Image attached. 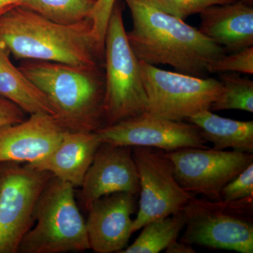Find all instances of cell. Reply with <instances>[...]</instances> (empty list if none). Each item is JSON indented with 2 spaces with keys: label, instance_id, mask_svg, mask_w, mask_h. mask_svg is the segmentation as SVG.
Segmentation results:
<instances>
[{
  "label": "cell",
  "instance_id": "cell-16",
  "mask_svg": "<svg viewBox=\"0 0 253 253\" xmlns=\"http://www.w3.org/2000/svg\"><path fill=\"white\" fill-rule=\"evenodd\" d=\"M101 143L94 131H66L59 144L49 154L28 165L79 187Z\"/></svg>",
  "mask_w": 253,
  "mask_h": 253
},
{
  "label": "cell",
  "instance_id": "cell-5",
  "mask_svg": "<svg viewBox=\"0 0 253 253\" xmlns=\"http://www.w3.org/2000/svg\"><path fill=\"white\" fill-rule=\"evenodd\" d=\"M123 11L116 0L105 38V126L138 117L148 110L140 63L128 41Z\"/></svg>",
  "mask_w": 253,
  "mask_h": 253
},
{
  "label": "cell",
  "instance_id": "cell-15",
  "mask_svg": "<svg viewBox=\"0 0 253 253\" xmlns=\"http://www.w3.org/2000/svg\"><path fill=\"white\" fill-rule=\"evenodd\" d=\"M199 31L226 54L253 46V6L243 0L209 6L200 14Z\"/></svg>",
  "mask_w": 253,
  "mask_h": 253
},
{
  "label": "cell",
  "instance_id": "cell-27",
  "mask_svg": "<svg viewBox=\"0 0 253 253\" xmlns=\"http://www.w3.org/2000/svg\"><path fill=\"white\" fill-rule=\"evenodd\" d=\"M166 253H196L192 245L186 244L182 241H178L177 240L173 241L172 244L165 250Z\"/></svg>",
  "mask_w": 253,
  "mask_h": 253
},
{
  "label": "cell",
  "instance_id": "cell-2",
  "mask_svg": "<svg viewBox=\"0 0 253 253\" xmlns=\"http://www.w3.org/2000/svg\"><path fill=\"white\" fill-rule=\"evenodd\" d=\"M0 42L18 59L104 66V51L100 49L89 18L61 24L27 8L14 6L0 16Z\"/></svg>",
  "mask_w": 253,
  "mask_h": 253
},
{
  "label": "cell",
  "instance_id": "cell-9",
  "mask_svg": "<svg viewBox=\"0 0 253 253\" xmlns=\"http://www.w3.org/2000/svg\"><path fill=\"white\" fill-rule=\"evenodd\" d=\"M133 158L139 176L140 199L132 234L150 221L182 211L194 195L181 187L166 151L152 147L133 146Z\"/></svg>",
  "mask_w": 253,
  "mask_h": 253
},
{
  "label": "cell",
  "instance_id": "cell-26",
  "mask_svg": "<svg viewBox=\"0 0 253 253\" xmlns=\"http://www.w3.org/2000/svg\"><path fill=\"white\" fill-rule=\"evenodd\" d=\"M26 112L10 100L0 95V128L22 122Z\"/></svg>",
  "mask_w": 253,
  "mask_h": 253
},
{
  "label": "cell",
  "instance_id": "cell-28",
  "mask_svg": "<svg viewBox=\"0 0 253 253\" xmlns=\"http://www.w3.org/2000/svg\"><path fill=\"white\" fill-rule=\"evenodd\" d=\"M23 0H0V11L19 6Z\"/></svg>",
  "mask_w": 253,
  "mask_h": 253
},
{
  "label": "cell",
  "instance_id": "cell-6",
  "mask_svg": "<svg viewBox=\"0 0 253 253\" xmlns=\"http://www.w3.org/2000/svg\"><path fill=\"white\" fill-rule=\"evenodd\" d=\"M179 241L213 249L253 253V196L235 201L193 198L183 210Z\"/></svg>",
  "mask_w": 253,
  "mask_h": 253
},
{
  "label": "cell",
  "instance_id": "cell-18",
  "mask_svg": "<svg viewBox=\"0 0 253 253\" xmlns=\"http://www.w3.org/2000/svg\"><path fill=\"white\" fill-rule=\"evenodd\" d=\"M9 54L0 42V95L28 114L43 113L54 117V110L45 95L11 63Z\"/></svg>",
  "mask_w": 253,
  "mask_h": 253
},
{
  "label": "cell",
  "instance_id": "cell-11",
  "mask_svg": "<svg viewBox=\"0 0 253 253\" xmlns=\"http://www.w3.org/2000/svg\"><path fill=\"white\" fill-rule=\"evenodd\" d=\"M96 132L101 142L156 148L166 152L184 148H208L194 125L156 117L147 113L105 126Z\"/></svg>",
  "mask_w": 253,
  "mask_h": 253
},
{
  "label": "cell",
  "instance_id": "cell-23",
  "mask_svg": "<svg viewBox=\"0 0 253 253\" xmlns=\"http://www.w3.org/2000/svg\"><path fill=\"white\" fill-rule=\"evenodd\" d=\"M209 73H240L253 75V46L224 55L211 65Z\"/></svg>",
  "mask_w": 253,
  "mask_h": 253
},
{
  "label": "cell",
  "instance_id": "cell-17",
  "mask_svg": "<svg viewBox=\"0 0 253 253\" xmlns=\"http://www.w3.org/2000/svg\"><path fill=\"white\" fill-rule=\"evenodd\" d=\"M186 121L197 126L203 139L213 144V149H231L253 153V121H239L220 117L211 110H204Z\"/></svg>",
  "mask_w": 253,
  "mask_h": 253
},
{
  "label": "cell",
  "instance_id": "cell-29",
  "mask_svg": "<svg viewBox=\"0 0 253 253\" xmlns=\"http://www.w3.org/2000/svg\"><path fill=\"white\" fill-rule=\"evenodd\" d=\"M245 2L248 3V4L253 5V0H243Z\"/></svg>",
  "mask_w": 253,
  "mask_h": 253
},
{
  "label": "cell",
  "instance_id": "cell-1",
  "mask_svg": "<svg viewBox=\"0 0 253 253\" xmlns=\"http://www.w3.org/2000/svg\"><path fill=\"white\" fill-rule=\"evenodd\" d=\"M123 1L133 23L126 37L139 61L152 66L168 65L176 72L206 78L211 65L226 54L222 46L184 21L142 0Z\"/></svg>",
  "mask_w": 253,
  "mask_h": 253
},
{
  "label": "cell",
  "instance_id": "cell-8",
  "mask_svg": "<svg viewBox=\"0 0 253 253\" xmlns=\"http://www.w3.org/2000/svg\"><path fill=\"white\" fill-rule=\"evenodd\" d=\"M52 174L19 163H0V253H18L34 223L35 208Z\"/></svg>",
  "mask_w": 253,
  "mask_h": 253
},
{
  "label": "cell",
  "instance_id": "cell-10",
  "mask_svg": "<svg viewBox=\"0 0 253 253\" xmlns=\"http://www.w3.org/2000/svg\"><path fill=\"white\" fill-rule=\"evenodd\" d=\"M181 187L206 199L221 200L224 186L253 163V155L208 148H184L166 152Z\"/></svg>",
  "mask_w": 253,
  "mask_h": 253
},
{
  "label": "cell",
  "instance_id": "cell-3",
  "mask_svg": "<svg viewBox=\"0 0 253 253\" xmlns=\"http://www.w3.org/2000/svg\"><path fill=\"white\" fill-rule=\"evenodd\" d=\"M18 68L45 95L65 130L96 132L105 126L104 66L25 60Z\"/></svg>",
  "mask_w": 253,
  "mask_h": 253
},
{
  "label": "cell",
  "instance_id": "cell-4",
  "mask_svg": "<svg viewBox=\"0 0 253 253\" xmlns=\"http://www.w3.org/2000/svg\"><path fill=\"white\" fill-rule=\"evenodd\" d=\"M74 186L51 176L35 208L34 226L18 253H63L90 250L86 223L75 198Z\"/></svg>",
  "mask_w": 253,
  "mask_h": 253
},
{
  "label": "cell",
  "instance_id": "cell-7",
  "mask_svg": "<svg viewBox=\"0 0 253 253\" xmlns=\"http://www.w3.org/2000/svg\"><path fill=\"white\" fill-rule=\"evenodd\" d=\"M141 78L148 100L147 113L174 121H184L211 110L222 89L220 81L160 69L141 62Z\"/></svg>",
  "mask_w": 253,
  "mask_h": 253
},
{
  "label": "cell",
  "instance_id": "cell-19",
  "mask_svg": "<svg viewBox=\"0 0 253 253\" xmlns=\"http://www.w3.org/2000/svg\"><path fill=\"white\" fill-rule=\"evenodd\" d=\"M184 211L150 221L134 242L119 253H158L165 251L178 236L185 226Z\"/></svg>",
  "mask_w": 253,
  "mask_h": 253
},
{
  "label": "cell",
  "instance_id": "cell-21",
  "mask_svg": "<svg viewBox=\"0 0 253 253\" xmlns=\"http://www.w3.org/2000/svg\"><path fill=\"white\" fill-rule=\"evenodd\" d=\"M222 89L211 106V111L241 110L253 113V81L236 73L220 76Z\"/></svg>",
  "mask_w": 253,
  "mask_h": 253
},
{
  "label": "cell",
  "instance_id": "cell-20",
  "mask_svg": "<svg viewBox=\"0 0 253 253\" xmlns=\"http://www.w3.org/2000/svg\"><path fill=\"white\" fill-rule=\"evenodd\" d=\"M96 0H23L27 8L54 22L69 25L89 17Z\"/></svg>",
  "mask_w": 253,
  "mask_h": 253
},
{
  "label": "cell",
  "instance_id": "cell-13",
  "mask_svg": "<svg viewBox=\"0 0 253 253\" xmlns=\"http://www.w3.org/2000/svg\"><path fill=\"white\" fill-rule=\"evenodd\" d=\"M135 210V196L129 193H114L93 202L85 221L90 250L119 253L126 249L132 234L131 215Z\"/></svg>",
  "mask_w": 253,
  "mask_h": 253
},
{
  "label": "cell",
  "instance_id": "cell-22",
  "mask_svg": "<svg viewBox=\"0 0 253 253\" xmlns=\"http://www.w3.org/2000/svg\"><path fill=\"white\" fill-rule=\"evenodd\" d=\"M156 9L184 21L192 15L201 14L209 6L229 4L237 0H142Z\"/></svg>",
  "mask_w": 253,
  "mask_h": 253
},
{
  "label": "cell",
  "instance_id": "cell-25",
  "mask_svg": "<svg viewBox=\"0 0 253 253\" xmlns=\"http://www.w3.org/2000/svg\"><path fill=\"white\" fill-rule=\"evenodd\" d=\"M253 196V163L224 186L221 199L235 201Z\"/></svg>",
  "mask_w": 253,
  "mask_h": 253
},
{
  "label": "cell",
  "instance_id": "cell-14",
  "mask_svg": "<svg viewBox=\"0 0 253 253\" xmlns=\"http://www.w3.org/2000/svg\"><path fill=\"white\" fill-rule=\"evenodd\" d=\"M65 131L52 116L43 113L0 128V163L38 162L57 146Z\"/></svg>",
  "mask_w": 253,
  "mask_h": 253
},
{
  "label": "cell",
  "instance_id": "cell-30",
  "mask_svg": "<svg viewBox=\"0 0 253 253\" xmlns=\"http://www.w3.org/2000/svg\"><path fill=\"white\" fill-rule=\"evenodd\" d=\"M9 9H5V10H1V11H0V16H1V14H3V13H4L5 11H7V10H9Z\"/></svg>",
  "mask_w": 253,
  "mask_h": 253
},
{
  "label": "cell",
  "instance_id": "cell-24",
  "mask_svg": "<svg viewBox=\"0 0 253 253\" xmlns=\"http://www.w3.org/2000/svg\"><path fill=\"white\" fill-rule=\"evenodd\" d=\"M116 1V0H96L88 17L92 22L93 32L100 49L104 51L108 25Z\"/></svg>",
  "mask_w": 253,
  "mask_h": 253
},
{
  "label": "cell",
  "instance_id": "cell-12",
  "mask_svg": "<svg viewBox=\"0 0 253 253\" xmlns=\"http://www.w3.org/2000/svg\"><path fill=\"white\" fill-rule=\"evenodd\" d=\"M82 206L114 193L139 194V176L131 146L101 143L81 185Z\"/></svg>",
  "mask_w": 253,
  "mask_h": 253
}]
</instances>
